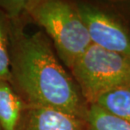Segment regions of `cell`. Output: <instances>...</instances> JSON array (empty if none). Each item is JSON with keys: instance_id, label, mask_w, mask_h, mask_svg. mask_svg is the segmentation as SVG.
<instances>
[{"instance_id": "cell-9", "label": "cell", "mask_w": 130, "mask_h": 130, "mask_svg": "<svg viewBox=\"0 0 130 130\" xmlns=\"http://www.w3.org/2000/svg\"><path fill=\"white\" fill-rule=\"evenodd\" d=\"M9 30L6 17L0 13V79L10 83Z\"/></svg>"}, {"instance_id": "cell-2", "label": "cell", "mask_w": 130, "mask_h": 130, "mask_svg": "<svg viewBox=\"0 0 130 130\" xmlns=\"http://www.w3.org/2000/svg\"><path fill=\"white\" fill-rule=\"evenodd\" d=\"M23 7L45 30L57 55L69 69L92 45L76 4L62 0H31L25 2Z\"/></svg>"}, {"instance_id": "cell-4", "label": "cell", "mask_w": 130, "mask_h": 130, "mask_svg": "<svg viewBox=\"0 0 130 130\" xmlns=\"http://www.w3.org/2000/svg\"><path fill=\"white\" fill-rule=\"evenodd\" d=\"M76 5L92 44L130 58V25L123 17L97 4Z\"/></svg>"}, {"instance_id": "cell-7", "label": "cell", "mask_w": 130, "mask_h": 130, "mask_svg": "<svg viewBox=\"0 0 130 130\" xmlns=\"http://www.w3.org/2000/svg\"><path fill=\"white\" fill-rule=\"evenodd\" d=\"M95 104L108 113L130 123V86L106 93Z\"/></svg>"}, {"instance_id": "cell-1", "label": "cell", "mask_w": 130, "mask_h": 130, "mask_svg": "<svg viewBox=\"0 0 130 130\" xmlns=\"http://www.w3.org/2000/svg\"><path fill=\"white\" fill-rule=\"evenodd\" d=\"M10 84L27 106H44L86 121L90 105L42 31L9 33Z\"/></svg>"}, {"instance_id": "cell-3", "label": "cell", "mask_w": 130, "mask_h": 130, "mask_svg": "<svg viewBox=\"0 0 130 130\" xmlns=\"http://www.w3.org/2000/svg\"><path fill=\"white\" fill-rule=\"evenodd\" d=\"M89 105L101 95L130 86V58L92 44L69 69Z\"/></svg>"}, {"instance_id": "cell-5", "label": "cell", "mask_w": 130, "mask_h": 130, "mask_svg": "<svg viewBox=\"0 0 130 130\" xmlns=\"http://www.w3.org/2000/svg\"><path fill=\"white\" fill-rule=\"evenodd\" d=\"M17 130H86V121L55 109L26 105Z\"/></svg>"}, {"instance_id": "cell-6", "label": "cell", "mask_w": 130, "mask_h": 130, "mask_svg": "<svg viewBox=\"0 0 130 130\" xmlns=\"http://www.w3.org/2000/svg\"><path fill=\"white\" fill-rule=\"evenodd\" d=\"M25 103L5 79H0V128L17 130Z\"/></svg>"}, {"instance_id": "cell-10", "label": "cell", "mask_w": 130, "mask_h": 130, "mask_svg": "<svg viewBox=\"0 0 130 130\" xmlns=\"http://www.w3.org/2000/svg\"><path fill=\"white\" fill-rule=\"evenodd\" d=\"M0 130H1V128H0Z\"/></svg>"}, {"instance_id": "cell-8", "label": "cell", "mask_w": 130, "mask_h": 130, "mask_svg": "<svg viewBox=\"0 0 130 130\" xmlns=\"http://www.w3.org/2000/svg\"><path fill=\"white\" fill-rule=\"evenodd\" d=\"M86 130H130V123L91 104L86 118Z\"/></svg>"}]
</instances>
